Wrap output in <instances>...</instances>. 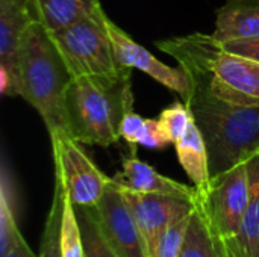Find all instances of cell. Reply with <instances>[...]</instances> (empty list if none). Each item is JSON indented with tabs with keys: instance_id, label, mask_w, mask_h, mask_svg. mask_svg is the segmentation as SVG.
Wrapping results in <instances>:
<instances>
[{
	"instance_id": "6da1fadb",
	"label": "cell",
	"mask_w": 259,
	"mask_h": 257,
	"mask_svg": "<svg viewBox=\"0 0 259 257\" xmlns=\"http://www.w3.org/2000/svg\"><path fill=\"white\" fill-rule=\"evenodd\" d=\"M190 79L191 94L185 103L203 135L214 179L259 153V106L234 105Z\"/></svg>"
},
{
	"instance_id": "7a4b0ae2",
	"label": "cell",
	"mask_w": 259,
	"mask_h": 257,
	"mask_svg": "<svg viewBox=\"0 0 259 257\" xmlns=\"http://www.w3.org/2000/svg\"><path fill=\"white\" fill-rule=\"evenodd\" d=\"M156 47L175 58L190 77L202 82L214 95L234 105L259 106L258 61L226 50L205 33L156 41Z\"/></svg>"
},
{
	"instance_id": "3957f363",
	"label": "cell",
	"mask_w": 259,
	"mask_h": 257,
	"mask_svg": "<svg viewBox=\"0 0 259 257\" xmlns=\"http://www.w3.org/2000/svg\"><path fill=\"white\" fill-rule=\"evenodd\" d=\"M67 133L85 145L109 147L121 138V123L134 111L131 74L74 77L65 92Z\"/></svg>"
},
{
	"instance_id": "277c9868",
	"label": "cell",
	"mask_w": 259,
	"mask_h": 257,
	"mask_svg": "<svg viewBox=\"0 0 259 257\" xmlns=\"http://www.w3.org/2000/svg\"><path fill=\"white\" fill-rule=\"evenodd\" d=\"M73 79L52 33L32 20L18 52V97L36 109L50 136L67 132L64 101Z\"/></svg>"
},
{
	"instance_id": "5b68a950",
	"label": "cell",
	"mask_w": 259,
	"mask_h": 257,
	"mask_svg": "<svg viewBox=\"0 0 259 257\" xmlns=\"http://www.w3.org/2000/svg\"><path fill=\"white\" fill-rule=\"evenodd\" d=\"M108 21L109 17L99 6L71 26L50 32L73 77H120L132 73L117 58Z\"/></svg>"
},
{
	"instance_id": "8992f818",
	"label": "cell",
	"mask_w": 259,
	"mask_h": 257,
	"mask_svg": "<svg viewBox=\"0 0 259 257\" xmlns=\"http://www.w3.org/2000/svg\"><path fill=\"white\" fill-rule=\"evenodd\" d=\"M55 174L64 182L74 206L93 208L99 203L112 177L103 174L77 141L67 132L50 136Z\"/></svg>"
},
{
	"instance_id": "52a82bcc",
	"label": "cell",
	"mask_w": 259,
	"mask_h": 257,
	"mask_svg": "<svg viewBox=\"0 0 259 257\" xmlns=\"http://www.w3.org/2000/svg\"><path fill=\"white\" fill-rule=\"evenodd\" d=\"M197 198L208 212L217 232L225 239L237 238L249 203L247 162L211 179L206 192H197Z\"/></svg>"
},
{
	"instance_id": "ba28073f",
	"label": "cell",
	"mask_w": 259,
	"mask_h": 257,
	"mask_svg": "<svg viewBox=\"0 0 259 257\" xmlns=\"http://www.w3.org/2000/svg\"><path fill=\"white\" fill-rule=\"evenodd\" d=\"M106 242L118 257H147L146 247L121 188L111 180L105 194L93 206Z\"/></svg>"
},
{
	"instance_id": "9c48e42d",
	"label": "cell",
	"mask_w": 259,
	"mask_h": 257,
	"mask_svg": "<svg viewBox=\"0 0 259 257\" xmlns=\"http://www.w3.org/2000/svg\"><path fill=\"white\" fill-rule=\"evenodd\" d=\"M121 191L140 229L147 257L155 256L158 244L167 227L179 215L194 209L196 198L162 194H141L126 188H121Z\"/></svg>"
},
{
	"instance_id": "30bf717a",
	"label": "cell",
	"mask_w": 259,
	"mask_h": 257,
	"mask_svg": "<svg viewBox=\"0 0 259 257\" xmlns=\"http://www.w3.org/2000/svg\"><path fill=\"white\" fill-rule=\"evenodd\" d=\"M109 35L112 38L117 58L123 67L131 70L137 68L155 80H158L165 88L181 94L185 100L191 94V79L182 65L170 67L156 59L147 48L135 42L127 33H124L112 20L108 21Z\"/></svg>"
},
{
	"instance_id": "8fae6325",
	"label": "cell",
	"mask_w": 259,
	"mask_h": 257,
	"mask_svg": "<svg viewBox=\"0 0 259 257\" xmlns=\"http://www.w3.org/2000/svg\"><path fill=\"white\" fill-rule=\"evenodd\" d=\"M26 6L0 0V89L3 95H18V52L32 21Z\"/></svg>"
},
{
	"instance_id": "7c38bea8",
	"label": "cell",
	"mask_w": 259,
	"mask_h": 257,
	"mask_svg": "<svg viewBox=\"0 0 259 257\" xmlns=\"http://www.w3.org/2000/svg\"><path fill=\"white\" fill-rule=\"evenodd\" d=\"M112 179L121 188L141 194L178 195L185 198H196L197 195V189L194 186L184 185L178 180L159 174L153 167L143 162L135 155L123 159V170Z\"/></svg>"
},
{
	"instance_id": "4fadbf2b",
	"label": "cell",
	"mask_w": 259,
	"mask_h": 257,
	"mask_svg": "<svg viewBox=\"0 0 259 257\" xmlns=\"http://www.w3.org/2000/svg\"><path fill=\"white\" fill-rule=\"evenodd\" d=\"M212 36L219 42L259 38V0H228L217 11Z\"/></svg>"
},
{
	"instance_id": "5bb4252c",
	"label": "cell",
	"mask_w": 259,
	"mask_h": 257,
	"mask_svg": "<svg viewBox=\"0 0 259 257\" xmlns=\"http://www.w3.org/2000/svg\"><path fill=\"white\" fill-rule=\"evenodd\" d=\"M179 257H228L226 239L214 227L197 195Z\"/></svg>"
},
{
	"instance_id": "9a60e30c",
	"label": "cell",
	"mask_w": 259,
	"mask_h": 257,
	"mask_svg": "<svg viewBox=\"0 0 259 257\" xmlns=\"http://www.w3.org/2000/svg\"><path fill=\"white\" fill-rule=\"evenodd\" d=\"M175 147L179 164L193 182V186L197 189L199 194L206 192L211 185L209 156L203 135L194 120L190 123L182 138L175 142Z\"/></svg>"
},
{
	"instance_id": "2e32d148",
	"label": "cell",
	"mask_w": 259,
	"mask_h": 257,
	"mask_svg": "<svg viewBox=\"0 0 259 257\" xmlns=\"http://www.w3.org/2000/svg\"><path fill=\"white\" fill-rule=\"evenodd\" d=\"M99 6H102L100 0H29L27 3L32 18L49 32L71 26Z\"/></svg>"
},
{
	"instance_id": "e0dca14e",
	"label": "cell",
	"mask_w": 259,
	"mask_h": 257,
	"mask_svg": "<svg viewBox=\"0 0 259 257\" xmlns=\"http://www.w3.org/2000/svg\"><path fill=\"white\" fill-rule=\"evenodd\" d=\"M249 203L237 238H231L241 257H259V153L247 161Z\"/></svg>"
},
{
	"instance_id": "ac0fdd59",
	"label": "cell",
	"mask_w": 259,
	"mask_h": 257,
	"mask_svg": "<svg viewBox=\"0 0 259 257\" xmlns=\"http://www.w3.org/2000/svg\"><path fill=\"white\" fill-rule=\"evenodd\" d=\"M15 201L12 177L5 164L0 179V257H5L9 253L18 235L21 233L17 224Z\"/></svg>"
},
{
	"instance_id": "d6986e66",
	"label": "cell",
	"mask_w": 259,
	"mask_h": 257,
	"mask_svg": "<svg viewBox=\"0 0 259 257\" xmlns=\"http://www.w3.org/2000/svg\"><path fill=\"white\" fill-rule=\"evenodd\" d=\"M61 180L59 176L55 174ZM62 183V214H61V227H59V245L62 257H85L82 232L76 214V208L67 192V188Z\"/></svg>"
},
{
	"instance_id": "ffe728a7",
	"label": "cell",
	"mask_w": 259,
	"mask_h": 257,
	"mask_svg": "<svg viewBox=\"0 0 259 257\" xmlns=\"http://www.w3.org/2000/svg\"><path fill=\"white\" fill-rule=\"evenodd\" d=\"M74 208L82 232L85 257H118L117 253L111 248V245L106 242L105 236L102 235L93 208H83V206H74Z\"/></svg>"
},
{
	"instance_id": "44dd1931",
	"label": "cell",
	"mask_w": 259,
	"mask_h": 257,
	"mask_svg": "<svg viewBox=\"0 0 259 257\" xmlns=\"http://www.w3.org/2000/svg\"><path fill=\"white\" fill-rule=\"evenodd\" d=\"M61 214H62V183L58 177H55L53 201L41 236L38 257H62L61 245H59Z\"/></svg>"
},
{
	"instance_id": "7402d4cb",
	"label": "cell",
	"mask_w": 259,
	"mask_h": 257,
	"mask_svg": "<svg viewBox=\"0 0 259 257\" xmlns=\"http://www.w3.org/2000/svg\"><path fill=\"white\" fill-rule=\"evenodd\" d=\"M193 211L179 215L167 227V230L164 232V235L158 244V248H156L153 257H179L182 247H184V242H185V238H187Z\"/></svg>"
},
{
	"instance_id": "603a6c76",
	"label": "cell",
	"mask_w": 259,
	"mask_h": 257,
	"mask_svg": "<svg viewBox=\"0 0 259 257\" xmlns=\"http://www.w3.org/2000/svg\"><path fill=\"white\" fill-rule=\"evenodd\" d=\"M158 120H159L168 141L175 144L187 132L190 123L193 121V117H191V112H190L187 103L176 101L171 106L165 108L161 112Z\"/></svg>"
},
{
	"instance_id": "cb8c5ba5",
	"label": "cell",
	"mask_w": 259,
	"mask_h": 257,
	"mask_svg": "<svg viewBox=\"0 0 259 257\" xmlns=\"http://www.w3.org/2000/svg\"><path fill=\"white\" fill-rule=\"evenodd\" d=\"M170 144L159 120H152V118H146L143 129L138 133L137 138V145H143L147 148H155V150H161L164 147H167Z\"/></svg>"
},
{
	"instance_id": "d4e9b609",
	"label": "cell",
	"mask_w": 259,
	"mask_h": 257,
	"mask_svg": "<svg viewBox=\"0 0 259 257\" xmlns=\"http://www.w3.org/2000/svg\"><path fill=\"white\" fill-rule=\"evenodd\" d=\"M144 121L146 118H143L141 115L135 114L134 111L126 114L123 123H121V138L124 141H127L131 145H137V138H138V133L140 130L143 129L144 126Z\"/></svg>"
},
{
	"instance_id": "484cf974",
	"label": "cell",
	"mask_w": 259,
	"mask_h": 257,
	"mask_svg": "<svg viewBox=\"0 0 259 257\" xmlns=\"http://www.w3.org/2000/svg\"><path fill=\"white\" fill-rule=\"evenodd\" d=\"M223 47L232 53L255 59L259 62V38L253 39H238V41H228L222 42Z\"/></svg>"
},
{
	"instance_id": "4316f807",
	"label": "cell",
	"mask_w": 259,
	"mask_h": 257,
	"mask_svg": "<svg viewBox=\"0 0 259 257\" xmlns=\"http://www.w3.org/2000/svg\"><path fill=\"white\" fill-rule=\"evenodd\" d=\"M5 257H38L29 247V244L26 242V239L23 238V235L20 233L15 244L12 245V248L9 250V253Z\"/></svg>"
},
{
	"instance_id": "83f0119b",
	"label": "cell",
	"mask_w": 259,
	"mask_h": 257,
	"mask_svg": "<svg viewBox=\"0 0 259 257\" xmlns=\"http://www.w3.org/2000/svg\"><path fill=\"white\" fill-rule=\"evenodd\" d=\"M226 250H228V257H241L232 239H226Z\"/></svg>"
},
{
	"instance_id": "f1b7e54d",
	"label": "cell",
	"mask_w": 259,
	"mask_h": 257,
	"mask_svg": "<svg viewBox=\"0 0 259 257\" xmlns=\"http://www.w3.org/2000/svg\"><path fill=\"white\" fill-rule=\"evenodd\" d=\"M14 2H17L18 5H21V6H26V8H27V3H29V0H14Z\"/></svg>"
}]
</instances>
